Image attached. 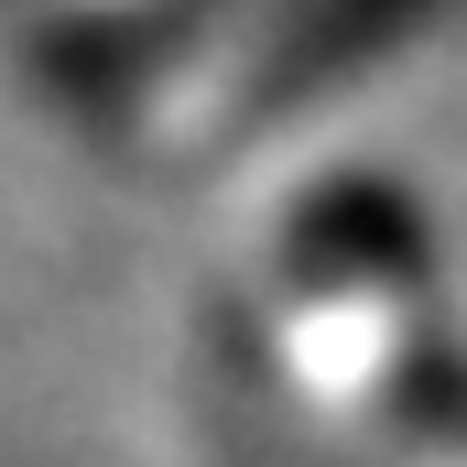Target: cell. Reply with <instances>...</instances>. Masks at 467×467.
Segmentation results:
<instances>
[{"label":"cell","mask_w":467,"mask_h":467,"mask_svg":"<svg viewBox=\"0 0 467 467\" xmlns=\"http://www.w3.org/2000/svg\"><path fill=\"white\" fill-rule=\"evenodd\" d=\"M239 11H261V0H44L33 66L55 88H77V99H119L152 66L218 44V22H239Z\"/></svg>","instance_id":"obj_1"}]
</instances>
